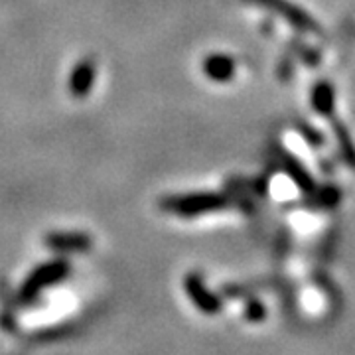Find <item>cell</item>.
<instances>
[{
	"mask_svg": "<svg viewBox=\"0 0 355 355\" xmlns=\"http://www.w3.org/2000/svg\"><path fill=\"white\" fill-rule=\"evenodd\" d=\"M186 291L191 296V300L196 302V306L205 310V312H216L217 308H219V302L216 300V296L207 292V288L202 284V280L198 279L196 275H191V277L186 279Z\"/></svg>",
	"mask_w": 355,
	"mask_h": 355,
	"instance_id": "5b68a950",
	"label": "cell"
},
{
	"mask_svg": "<svg viewBox=\"0 0 355 355\" xmlns=\"http://www.w3.org/2000/svg\"><path fill=\"white\" fill-rule=\"evenodd\" d=\"M203 71L216 81H225L233 73V62L225 55H214L205 62Z\"/></svg>",
	"mask_w": 355,
	"mask_h": 355,
	"instance_id": "8992f818",
	"label": "cell"
},
{
	"mask_svg": "<svg viewBox=\"0 0 355 355\" xmlns=\"http://www.w3.org/2000/svg\"><path fill=\"white\" fill-rule=\"evenodd\" d=\"M93 77H95V64L91 60L79 62L73 69V73H71V81H69L71 93L76 97H85L91 85H93Z\"/></svg>",
	"mask_w": 355,
	"mask_h": 355,
	"instance_id": "277c9868",
	"label": "cell"
},
{
	"mask_svg": "<svg viewBox=\"0 0 355 355\" xmlns=\"http://www.w3.org/2000/svg\"><path fill=\"white\" fill-rule=\"evenodd\" d=\"M46 245L55 251H85L91 247V239L85 233H51Z\"/></svg>",
	"mask_w": 355,
	"mask_h": 355,
	"instance_id": "3957f363",
	"label": "cell"
},
{
	"mask_svg": "<svg viewBox=\"0 0 355 355\" xmlns=\"http://www.w3.org/2000/svg\"><path fill=\"white\" fill-rule=\"evenodd\" d=\"M214 207H219V200L214 196H202V193L172 196V198H166L162 202V209L178 214V216H196L202 211H209Z\"/></svg>",
	"mask_w": 355,
	"mask_h": 355,
	"instance_id": "6da1fadb",
	"label": "cell"
},
{
	"mask_svg": "<svg viewBox=\"0 0 355 355\" xmlns=\"http://www.w3.org/2000/svg\"><path fill=\"white\" fill-rule=\"evenodd\" d=\"M65 275H67V263H62V261L42 266L38 272H34V275L30 277L24 292L26 294H36L40 288H44V286H48V284H53L55 280H60L62 277H65Z\"/></svg>",
	"mask_w": 355,
	"mask_h": 355,
	"instance_id": "7a4b0ae2",
	"label": "cell"
}]
</instances>
